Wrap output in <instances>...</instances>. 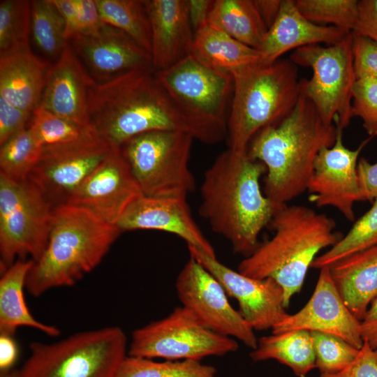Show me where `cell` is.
I'll return each instance as SVG.
<instances>
[{
  "mask_svg": "<svg viewBox=\"0 0 377 377\" xmlns=\"http://www.w3.org/2000/svg\"><path fill=\"white\" fill-rule=\"evenodd\" d=\"M91 126L115 147L153 131H177L206 144L225 137L186 112L151 68L138 69L91 85Z\"/></svg>",
  "mask_w": 377,
  "mask_h": 377,
  "instance_id": "cell-1",
  "label": "cell"
},
{
  "mask_svg": "<svg viewBox=\"0 0 377 377\" xmlns=\"http://www.w3.org/2000/svg\"><path fill=\"white\" fill-rule=\"evenodd\" d=\"M265 172V165L247 151L228 149L205 171L200 186V216L244 257L258 248L260 232L283 205L262 191L260 179Z\"/></svg>",
  "mask_w": 377,
  "mask_h": 377,
  "instance_id": "cell-2",
  "label": "cell"
},
{
  "mask_svg": "<svg viewBox=\"0 0 377 377\" xmlns=\"http://www.w3.org/2000/svg\"><path fill=\"white\" fill-rule=\"evenodd\" d=\"M337 132V126L325 124L313 103L300 95L293 110L259 131L247 148L266 168L265 195L281 205L307 190L318 154L334 145Z\"/></svg>",
  "mask_w": 377,
  "mask_h": 377,
  "instance_id": "cell-3",
  "label": "cell"
},
{
  "mask_svg": "<svg viewBox=\"0 0 377 377\" xmlns=\"http://www.w3.org/2000/svg\"><path fill=\"white\" fill-rule=\"evenodd\" d=\"M268 227L274 231L272 237L245 257L238 271L255 279L275 280L283 290L288 308L302 290L318 253L334 246L343 235L336 230L333 219L300 205H281Z\"/></svg>",
  "mask_w": 377,
  "mask_h": 377,
  "instance_id": "cell-4",
  "label": "cell"
},
{
  "mask_svg": "<svg viewBox=\"0 0 377 377\" xmlns=\"http://www.w3.org/2000/svg\"><path fill=\"white\" fill-rule=\"evenodd\" d=\"M121 232L84 208L54 207L46 249L29 272L26 290L38 297L74 285L98 266Z\"/></svg>",
  "mask_w": 377,
  "mask_h": 377,
  "instance_id": "cell-5",
  "label": "cell"
},
{
  "mask_svg": "<svg viewBox=\"0 0 377 377\" xmlns=\"http://www.w3.org/2000/svg\"><path fill=\"white\" fill-rule=\"evenodd\" d=\"M233 92L227 121L229 149L245 151L262 129L276 124L300 96L297 66L290 59L260 61L232 74Z\"/></svg>",
  "mask_w": 377,
  "mask_h": 377,
  "instance_id": "cell-6",
  "label": "cell"
},
{
  "mask_svg": "<svg viewBox=\"0 0 377 377\" xmlns=\"http://www.w3.org/2000/svg\"><path fill=\"white\" fill-rule=\"evenodd\" d=\"M21 377H114L128 355L119 327L74 334L53 343L33 342Z\"/></svg>",
  "mask_w": 377,
  "mask_h": 377,
  "instance_id": "cell-7",
  "label": "cell"
},
{
  "mask_svg": "<svg viewBox=\"0 0 377 377\" xmlns=\"http://www.w3.org/2000/svg\"><path fill=\"white\" fill-rule=\"evenodd\" d=\"M193 138L177 131H153L120 148L144 195L186 197L196 186L189 168Z\"/></svg>",
  "mask_w": 377,
  "mask_h": 377,
  "instance_id": "cell-8",
  "label": "cell"
},
{
  "mask_svg": "<svg viewBox=\"0 0 377 377\" xmlns=\"http://www.w3.org/2000/svg\"><path fill=\"white\" fill-rule=\"evenodd\" d=\"M290 59L312 70L310 79H301L300 95L308 98L327 124L343 130L352 114V92L357 79L352 47V32L326 47L311 45L293 52Z\"/></svg>",
  "mask_w": 377,
  "mask_h": 377,
  "instance_id": "cell-9",
  "label": "cell"
},
{
  "mask_svg": "<svg viewBox=\"0 0 377 377\" xmlns=\"http://www.w3.org/2000/svg\"><path fill=\"white\" fill-rule=\"evenodd\" d=\"M54 208L30 180L15 182L0 174L1 273L17 257L40 259L48 242Z\"/></svg>",
  "mask_w": 377,
  "mask_h": 377,
  "instance_id": "cell-10",
  "label": "cell"
},
{
  "mask_svg": "<svg viewBox=\"0 0 377 377\" xmlns=\"http://www.w3.org/2000/svg\"><path fill=\"white\" fill-rule=\"evenodd\" d=\"M239 348L236 339L206 327L190 310L175 307L166 317L133 332L128 355L165 360H198Z\"/></svg>",
  "mask_w": 377,
  "mask_h": 377,
  "instance_id": "cell-11",
  "label": "cell"
},
{
  "mask_svg": "<svg viewBox=\"0 0 377 377\" xmlns=\"http://www.w3.org/2000/svg\"><path fill=\"white\" fill-rule=\"evenodd\" d=\"M114 147L91 128L75 140L43 147L28 179L54 207L64 205Z\"/></svg>",
  "mask_w": 377,
  "mask_h": 377,
  "instance_id": "cell-12",
  "label": "cell"
},
{
  "mask_svg": "<svg viewBox=\"0 0 377 377\" xmlns=\"http://www.w3.org/2000/svg\"><path fill=\"white\" fill-rule=\"evenodd\" d=\"M155 74L186 112L227 135L226 113L233 92L232 74L209 67L191 54Z\"/></svg>",
  "mask_w": 377,
  "mask_h": 377,
  "instance_id": "cell-13",
  "label": "cell"
},
{
  "mask_svg": "<svg viewBox=\"0 0 377 377\" xmlns=\"http://www.w3.org/2000/svg\"><path fill=\"white\" fill-rule=\"evenodd\" d=\"M182 306L190 310L206 327L241 341L253 350L258 339L253 328L230 304L219 280L190 256L175 283Z\"/></svg>",
  "mask_w": 377,
  "mask_h": 377,
  "instance_id": "cell-14",
  "label": "cell"
},
{
  "mask_svg": "<svg viewBox=\"0 0 377 377\" xmlns=\"http://www.w3.org/2000/svg\"><path fill=\"white\" fill-rule=\"evenodd\" d=\"M190 256L221 283L227 295L238 303V311L255 331L272 328L287 314L284 293L273 279H255L221 263L216 257L188 246Z\"/></svg>",
  "mask_w": 377,
  "mask_h": 377,
  "instance_id": "cell-15",
  "label": "cell"
},
{
  "mask_svg": "<svg viewBox=\"0 0 377 377\" xmlns=\"http://www.w3.org/2000/svg\"><path fill=\"white\" fill-rule=\"evenodd\" d=\"M369 139L355 150L345 147L342 130L338 128L335 142L318 154L307 190L309 200L318 207H335L350 221L355 220L353 206L362 201L357 176L360 153Z\"/></svg>",
  "mask_w": 377,
  "mask_h": 377,
  "instance_id": "cell-16",
  "label": "cell"
},
{
  "mask_svg": "<svg viewBox=\"0 0 377 377\" xmlns=\"http://www.w3.org/2000/svg\"><path fill=\"white\" fill-rule=\"evenodd\" d=\"M142 195L121 148L116 147L66 204L84 208L117 226L128 207Z\"/></svg>",
  "mask_w": 377,
  "mask_h": 377,
  "instance_id": "cell-17",
  "label": "cell"
},
{
  "mask_svg": "<svg viewBox=\"0 0 377 377\" xmlns=\"http://www.w3.org/2000/svg\"><path fill=\"white\" fill-rule=\"evenodd\" d=\"M300 330L336 335L357 349L364 343L360 320L345 304L329 267L320 269L314 290L306 304L297 312L288 313L272 328V333Z\"/></svg>",
  "mask_w": 377,
  "mask_h": 377,
  "instance_id": "cell-18",
  "label": "cell"
},
{
  "mask_svg": "<svg viewBox=\"0 0 377 377\" xmlns=\"http://www.w3.org/2000/svg\"><path fill=\"white\" fill-rule=\"evenodd\" d=\"M68 43L96 83L134 70L153 69L148 52L126 33L105 23L95 32L78 36Z\"/></svg>",
  "mask_w": 377,
  "mask_h": 377,
  "instance_id": "cell-19",
  "label": "cell"
},
{
  "mask_svg": "<svg viewBox=\"0 0 377 377\" xmlns=\"http://www.w3.org/2000/svg\"><path fill=\"white\" fill-rule=\"evenodd\" d=\"M121 231L155 230L177 235L187 246L216 257L214 247L195 221L186 197L141 195L125 210L117 223Z\"/></svg>",
  "mask_w": 377,
  "mask_h": 377,
  "instance_id": "cell-20",
  "label": "cell"
},
{
  "mask_svg": "<svg viewBox=\"0 0 377 377\" xmlns=\"http://www.w3.org/2000/svg\"><path fill=\"white\" fill-rule=\"evenodd\" d=\"M95 81L68 42L52 65L39 106L82 127H91L89 93Z\"/></svg>",
  "mask_w": 377,
  "mask_h": 377,
  "instance_id": "cell-21",
  "label": "cell"
},
{
  "mask_svg": "<svg viewBox=\"0 0 377 377\" xmlns=\"http://www.w3.org/2000/svg\"><path fill=\"white\" fill-rule=\"evenodd\" d=\"M154 72L166 70L191 54L195 32L187 0H147Z\"/></svg>",
  "mask_w": 377,
  "mask_h": 377,
  "instance_id": "cell-22",
  "label": "cell"
},
{
  "mask_svg": "<svg viewBox=\"0 0 377 377\" xmlns=\"http://www.w3.org/2000/svg\"><path fill=\"white\" fill-rule=\"evenodd\" d=\"M349 33L335 27L315 24L300 12L295 0H282L279 15L258 50L260 62H274L287 52L307 45H333Z\"/></svg>",
  "mask_w": 377,
  "mask_h": 377,
  "instance_id": "cell-23",
  "label": "cell"
},
{
  "mask_svg": "<svg viewBox=\"0 0 377 377\" xmlns=\"http://www.w3.org/2000/svg\"><path fill=\"white\" fill-rule=\"evenodd\" d=\"M52 65L31 50L0 57V96L33 112L40 103Z\"/></svg>",
  "mask_w": 377,
  "mask_h": 377,
  "instance_id": "cell-24",
  "label": "cell"
},
{
  "mask_svg": "<svg viewBox=\"0 0 377 377\" xmlns=\"http://www.w3.org/2000/svg\"><path fill=\"white\" fill-rule=\"evenodd\" d=\"M329 267L345 304L361 321L377 297V245L346 257Z\"/></svg>",
  "mask_w": 377,
  "mask_h": 377,
  "instance_id": "cell-25",
  "label": "cell"
},
{
  "mask_svg": "<svg viewBox=\"0 0 377 377\" xmlns=\"http://www.w3.org/2000/svg\"><path fill=\"white\" fill-rule=\"evenodd\" d=\"M34 261L19 258L2 274L0 279V334L14 337L17 327H33L56 337L61 332L55 326L37 320L24 300V288Z\"/></svg>",
  "mask_w": 377,
  "mask_h": 377,
  "instance_id": "cell-26",
  "label": "cell"
},
{
  "mask_svg": "<svg viewBox=\"0 0 377 377\" xmlns=\"http://www.w3.org/2000/svg\"><path fill=\"white\" fill-rule=\"evenodd\" d=\"M191 55L209 67L230 74L260 60L258 50L207 23L195 31Z\"/></svg>",
  "mask_w": 377,
  "mask_h": 377,
  "instance_id": "cell-27",
  "label": "cell"
},
{
  "mask_svg": "<svg viewBox=\"0 0 377 377\" xmlns=\"http://www.w3.org/2000/svg\"><path fill=\"white\" fill-rule=\"evenodd\" d=\"M249 355L253 362L275 360L290 367L297 377H306L316 368L312 339L306 330H290L262 337Z\"/></svg>",
  "mask_w": 377,
  "mask_h": 377,
  "instance_id": "cell-28",
  "label": "cell"
},
{
  "mask_svg": "<svg viewBox=\"0 0 377 377\" xmlns=\"http://www.w3.org/2000/svg\"><path fill=\"white\" fill-rule=\"evenodd\" d=\"M207 24L256 50L268 30L254 0L214 1Z\"/></svg>",
  "mask_w": 377,
  "mask_h": 377,
  "instance_id": "cell-29",
  "label": "cell"
},
{
  "mask_svg": "<svg viewBox=\"0 0 377 377\" xmlns=\"http://www.w3.org/2000/svg\"><path fill=\"white\" fill-rule=\"evenodd\" d=\"M95 1L104 23L126 33L151 54V29L145 1Z\"/></svg>",
  "mask_w": 377,
  "mask_h": 377,
  "instance_id": "cell-30",
  "label": "cell"
},
{
  "mask_svg": "<svg viewBox=\"0 0 377 377\" xmlns=\"http://www.w3.org/2000/svg\"><path fill=\"white\" fill-rule=\"evenodd\" d=\"M31 36L38 49L58 58L68 41L64 20L50 0L31 1Z\"/></svg>",
  "mask_w": 377,
  "mask_h": 377,
  "instance_id": "cell-31",
  "label": "cell"
},
{
  "mask_svg": "<svg viewBox=\"0 0 377 377\" xmlns=\"http://www.w3.org/2000/svg\"><path fill=\"white\" fill-rule=\"evenodd\" d=\"M114 377H219L216 369L198 360L154 361L126 355Z\"/></svg>",
  "mask_w": 377,
  "mask_h": 377,
  "instance_id": "cell-32",
  "label": "cell"
},
{
  "mask_svg": "<svg viewBox=\"0 0 377 377\" xmlns=\"http://www.w3.org/2000/svg\"><path fill=\"white\" fill-rule=\"evenodd\" d=\"M377 245V199L371 207L357 220L348 233L330 249L318 256L311 267H330L353 254Z\"/></svg>",
  "mask_w": 377,
  "mask_h": 377,
  "instance_id": "cell-33",
  "label": "cell"
},
{
  "mask_svg": "<svg viewBox=\"0 0 377 377\" xmlns=\"http://www.w3.org/2000/svg\"><path fill=\"white\" fill-rule=\"evenodd\" d=\"M31 1H0V57L31 50Z\"/></svg>",
  "mask_w": 377,
  "mask_h": 377,
  "instance_id": "cell-34",
  "label": "cell"
},
{
  "mask_svg": "<svg viewBox=\"0 0 377 377\" xmlns=\"http://www.w3.org/2000/svg\"><path fill=\"white\" fill-rule=\"evenodd\" d=\"M43 147L27 128L10 137L0 149V174L15 182L27 180Z\"/></svg>",
  "mask_w": 377,
  "mask_h": 377,
  "instance_id": "cell-35",
  "label": "cell"
},
{
  "mask_svg": "<svg viewBox=\"0 0 377 377\" xmlns=\"http://www.w3.org/2000/svg\"><path fill=\"white\" fill-rule=\"evenodd\" d=\"M300 12L309 21L352 32L356 24L357 0H295Z\"/></svg>",
  "mask_w": 377,
  "mask_h": 377,
  "instance_id": "cell-36",
  "label": "cell"
},
{
  "mask_svg": "<svg viewBox=\"0 0 377 377\" xmlns=\"http://www.w3.org/2000/svg\"><path fill=\"white\" fill-rule=\"evenodd\" d=\"M27 127L42 147L75 140L92 128L77 125L39 105Z\"/></svg>",
  "mask_w": 377,
  "mask_h": 377,
  "instance_id": "cell-37",
  "label": "cell"
},
{
  "mask_svg": "<svg viewBox=\"0 0 377 377\" xmlns=\"http://www.w3.org/2000/svg\"><path fill=\"white\" fill-rule=\"evenodd\" d=\"M316 368L320 374H336L344 369L357 356L359 350L336 335L312 331Z\"/></svg>",
  "mask_w": 377,
  "mask_h": 377,
  "instance_id": "cell-38",
  "label": "cell"
},
{
  "mask_svg": "<svg viewBox=\"0 0 377 377\" xmlns=\"http://www.w3.org/2000/svg\"><path fill=\"white\" fill-rule=\"evenodd\" d=\"M352 114L362 121L371 136L377 135V79L361 77L356 79L352 92Z\"/></svg>",
  "mask_w": 377,
  "mask_h": 377,
  "instance_id": "cell-39",
  "label": "cell"
},
{
  "mask_svg": "<svg viewBox=\"0 0 377 377\" xmlns=\"http://www.w3.org/2000/svg\"><path fill=\"white\" fill-rule=\"evenodd\" d=\"M352 47L357 78L377 79V42L352 32Z\"/></svg>",
  "mask_w": 377,
  "mask_h": 377,
  "instance_id": "cell-40",
  "label": "cell"
},
{
  "mask_svg": "<svg viewBox=\"0 0 377 377\" xmlns=\"http://www.w3.org/2000/svg\"><path fill=\"white\" fill-rule=\"evenodd\" d=\"M319 377H377V350L364 341L357 356L344 369Z\"/></svg>",
  "mask_w": 377,
  "mask_h": 377,
  "instance_id": "cell-41",
  "label": "cell"
},
{
  "mask_svg": "<svg viewBox=\"0 0 377 377\" xmlns=\"http://www.w3.org/2000/svg\"><path fill=\"white\" fill-rule=\"evenodd\" d=\"M31 114L11 105L0 96V145L27 128Z\"/></svg>",
  "mask_w": 377,
  "mask_h": 377,
  "instance_id": "cell-42",
  "label": "cell"
},
{
  "mask_svg": "<svg viewBox=\"0 0 377 377\" xmlns=\"http://www.w3.org/2000/svg\"><path fill=\"white\" fill-rule=\"evenodd\" d=\"M352 32L377 42V0L358 1L357 17Z\"/></svg>",
  "mask_w": 377,
  "mask_h": 377,
  "instance_id": "cell-43",
  "label": "cell"
},
{
  "mask_svg": "<svg viewBox=\"0 0 377 377\" xmlns=\"http://www.w3.org/2000/svg\"><path fill=\"white\" fill-rule=\"evenodd\" d=\"M76 3L78 10V29L75 37L92 34L105 24L101 20L95 0H76Z\"/></svg>",
  "mask_w": 377,
  "mask_h": 377,
  "instance_id": "cell-44",
  "label": "cell"
},
{
  "mask_svg": "<svg viewBox=\"0 0 377 377\" xmlns=\"http://www.w3.org/2000/svg\"><path fill=\"white\" fill-rule=\"evenodd\" d=\"M362 201L377 199V162L371 163L361 158L357 167Z\"/></svg>",
  "mask_w": 377,
  "mask_h": 377,
  "instance_id": "cell-45",
  "label": "cell"
},
{
  "mask_svg": "<svg viewBox=\"0 0 377 377\" xmlns=\"http://www.w3.org/2000/svg\"><path fill=\"white\" fill-rule=\"evenodd\" d=\"M61 14L66 30V39L68 42L77 34L78 10L76 0H50Z\"/></svg>",
  "mask_w": 377,
  "mask_h": 377,
  "instance_id": "cell-46",
  "label": "cell"
},
{
  "mask_svg": "<svg viewBox=\"0 0 377 377\" xmlns=\"http://www.w3.org/2000/svg\"><path fill=\"white\" fill-rule=\"evenodd\" d=\"M360 325L363 341L377 350V297L369 306Z\"/></svg>",
  "mask_w": 377,
  "mask_h": 377,
  "instance_id": "cell-47",
  "label": "cell"
},
{
  "mask_svg": "<svg viewBox=\"0 0 377 377\" xmlns=\"http://www.w3.org/2000/svg\"><path fill=\"white\" fill-rule=\"evenodd\" d=\"M214 1L187 0L188 12L194 32L207 23Z\"/></svg>",
  "mask_w": 377,
  "mask_h": 377,
  "instance_id": "cell-48",
  "label": "cell"
},
{
  "mask_svg": "<svg viewBox=\"0 0 377 377\" xmlns=\"http://www.w3.org/2000/svg\"><path fill=\"white\" fill-rule=\"evenodd\" d=\"M18 355L13 336L0 334V373L12 370Z\"/></svg>",
  "mask_w": 377,
  "mask_h": 377,
  "instance_id": "cell-49",
  "label": "cell"
},
{
  "mask_svg": "<svg viewBox=\"0 0 377 377\" xmlns=\"http://www.w3.org/2000/svg\"><path fill=\"white\" fill-rule=\"evenodd\" d=\"M259 14L267 29L276 20L282 0H254Z\"/></svg>",
  "mask_w": 377,
  "mask_h": 377,
  "instance_id": "cell-50",
  "label": "cell"
},
{
  "mask_svg": "<svg viewBox=\"0 0 377 377\" xmlns=\"http://www.w3.org/2000/svg\"><path fill=\"white\" fill-rule=\"evenodd\" d=\"M0 377H21L20 370L12 369L6 372H1Z\"/></svg>",
  "mask_w": 377,
  "mask_h": 377,
  "instance_id": "cell-51",
  "label": "cell"
}]
</instances>
